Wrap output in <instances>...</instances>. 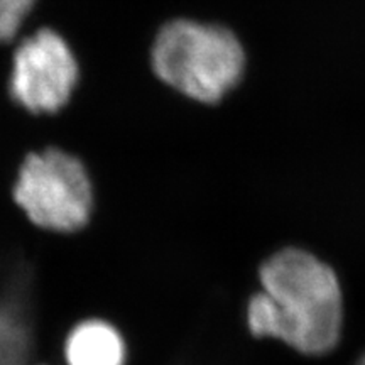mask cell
<instances>
[{"instance_id":"obj_1","label":"cell","mask_w":365,"mask_h":365,"mask_svg":"<svg viewBox=\"0 0 365 365\" xmlns=\"http://www.w3.org/2000/svg\"><path fill=\"white\" fill-rule=\"evenodd\" d=\"M262 291L247 304V327L296 352L325 355L340 340L344 301L333 269L301 249H282L259 269Z\"/></svg>"},{"instance_id":"obj_2","label":"cell","mask_w":365,"mask_h":365,"mask_svg":"<svg viewBox=\"0 0 365 365\" xmlns=\"http://www.w3.org/2000/svg\"><path fill=\"white\" fill-rule=\"evenodd\" d=\"M154 73L200 102H217L240 78L244 53L227 29L191 21L164 26L153 46Z\"/></svg>"},{"instance_id":"obj_3","label":"cell","mask_w":365,"mask_h":365,"mask_svg":"<svg viewBox=\"0 0 365 365\" xmlns=\"http://www.w3.org/2000/svg\"><path fill=\"white\" fill-rule=\"evenodd\" d=\"M14 202L41 230L75 234L93 215V185L78 158L51 148L31 153L21 164Z\"/></svg>"},{"instance_id":"obj_4","label":"cell","mask_w":365,"mask_h":365,"mask_svg":"<svg viewBox=\"0 0 365 365\" xmlns=\"http://www.w3.org/2000/svg\"><path fill=\"white\" fill-rule=\"evenodd\" d=\"M78 81V63L53 29L22 41L14 54L11 95L33 113H54L70 100Z\"/></svg>"},{"instance_id":"obj_5","label":"cell","mask_w":365,"mask_h":365,"mask_svg":"<svg viewBox=\"0 0 365 365\" xmlns=\"http://www.w3.org/2000/svg\"><path fill=\"white\" fill-rule=\"evenodd\" d=\"M66 365H125L127 345L112 323L90 318L76 323L65 340Z\"/></svg>"},{"instance_id":"obj_6","label":"cell","mask_w":365,"mask_h":365,"mask_svg":"<svg viewBox=\"0 0 365 365\" xmlns=\"http://www.w3.org/2000/svg\"><path fill=\"white\" fill-rule=\"evenodd\" d=\"M14 284L0 289V365H24L33 345L26 298Z\"/></svg>"},{"instance_id":"obj_7","label":"cell","mask_w":365,"mask_h":365,"mask_svg":"<svg viewBox=\"0 0 365 365\" xmlns=\"http://www.w3.org/2000/svg\"><path fill=\"white\" fill-rule=\"evenodd\" d=\"M36 0H0V43H7L29 16Z\"/></svg>"},{"instance_id":"obj_8","label":"cell","mask_w":365,"mask_h":365,"mask_svg":"<svg viewBox=\"0 0 365 365\" xmlns=\"http://www.w3.org/2000/svg\"><path fill=\"white\" fill-rule=\"evenodd\" d=\"M357 365H365V355H364V357H362V359H360V360H359V364H357Z\"/></svg>"}]
</instances>
